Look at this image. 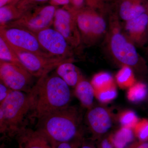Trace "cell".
Listing matches in <instances>:
<instances>
[{
    "mask_svg": "<svg viewBox=\"0 0 148 148\" xmlns=\"http://www.w3.org/2000/svg\"><path fill=\"white\" fill-rule=\"evenodd\" d=\"M29 93L32 101L30 117L38 120L68 107L71 100L69 86L56 73L39 78Z\"/></svg>",
    "mask_w": 148,
    "mask_h": 148,
    "instance_id": "1",
    "label": "cell"
},
{
    "mask_svg": "<svg viewBox=\"0 0 148 148\" xmlns=\"http://www.w3.org/2000/svg\"><path fill=\"white\" fill-rule=\"evenodd\" d=\"M81 115L78 109L69 106L38 120L36 130L56 148L60 143L81 138Z\"/></svg>",
    "mask_w": 148,
    "mask_h": 148,
    "instance_id": "2",
    "label": "cell"
},
{
    "mask_svg": "<svg viewBox=\"0 0 148 148\" xmlns=\"http://www.w3.org/2000/svg\"><path fill=\"white\" fill-rule=\"evenodd\" d=\"M108 21V32L104 38L106 51L111 58L121 66H127L132 70H144L145 62L138 53L135 45L125 34L121 21L113 12L107 11Z\"/></svg>",
    "mask_w": 148,
    "mask_h": 148,
    "instance_id": "3",
    "label": "cell"
},
{
    "mask_svg": "<svg viewBox=\"0 0 148 148\" xmlns=\"http://www.w3.org/2000/svg\"><path fill=\"white\" fill-rule=\"evenodd\" d=\"M32 106L30 93L12 90L7 98L0 104V131L16 134L21 129L25 117Z\"/></svg>",
    "mask_w": 148,
    "mask_h": 148,
    "instance_id": "4",
    "label": "cell"
},
{
    "mask_svg": "<svg viewBox=\"0 0 148 148\" xmlns=\"http://www.w3.org/2000/svg\"><path fill=\"white\" fill-rule=\"evenodd\" d=\"M74 11L82 43L87 46L93 45L104 39L108 29L106 13L86 6Z\"/></svg>",
    "mask_w": 148,
    "mask_h": 148,
    "instance_id": "5",
    "label": "cell"
},
{
    "mask_svg": "<svg viewBox=\"0 0 148 148\" xmlns=\"http://www.w3.org/2000/svg\"><path fill=\"white\" fill-rule=\"evenodd\" d=\"M0 36L13 48L47 57H54L43 49L34 33L27 29L13 26L0 27Z\"/></svg>",
    "mask_w": 148,
    "mask_h": 148,
    "instance_id": "6",
    "label": "cell"
},
{
    "mask_svg": "<svg viewBox=\"0 0 148 148\" xmlns=\"http://www.w3.org/2000/svg\"><path fill=\"white\" fill-rule=\"evenodd\" d=\"M56 9V6L51 4L38 5L27 11L17 20L5 26L20 27L37 33L53 25Z\"/></svg>",
    "mask_w": 148,
    "mask_h": 148,
    "instance_id": "7",
    "label": "cell"
},
{
    "mask_svg": "<svg viewBox=\"0 0 148 148\" xmlns=\"http://www.w3.org/2000/svg\"><path fill=\"white\" fill-rule=\"evenodd\" d=\"M12 48L25 69L33 77H36L40 78L49 74L61 64L74 61V58L47 57Z\"/></svg>",
    "mask_w": 148,
    "mask_h": 148,
    "instance_id": "8",
    "label": "cell"
},
{
    "mask_svg": "<svg viewBox=\"0 0 148 148\" xmlns=\"http://www.w3.org/2000/svg\"><path fill=\"white\" fill-rule=\"evenodd\" d=\"M53 29L65 38L74 49L82 44L81 38L77 25L73 10L70 6H64L56 11Z\"/></svg>",
    "mask_w": 148,
    "mask_h": 148,
    "instance_id": "9",
    "label": "cell"
},
{
    "mask_svg": "<svg viewBox=\"0 0 148 148\" xmlns=\"http://www.w3.org/2000/svg\"><path fill=\"white\" fill-rule=\"evenodd\" d=\"M33 77L25 68L0 60L1 81L12 90L29 93L33 86Z\"/></svg>",
    "mask_w": 148,
    "mask_h": 148,
    "instance_id": "10",
    "label": "cell"
},
{
    "mask_svg": "<svg viewBox=\"0 0 148 148\" xmlns=\"http://www.w3.org/2000/svg\"><path fill=\"white\" fill-rule=\"evenodd\" d=\"M34 34L42 47L49 54L58 58H74L73 48L55 29L47 28Z\"/></svg>",
    "mask_w": 148,
    "mask_h": 148,
    "instance_id": "11",
    "label": "cell"
},
{
    "mask_svg": "<svg viewBox=\"0 0 148 148\" xmlns=\"http://www.w3.org/2000/svg\"><path fill=\"white\" fill-rule=\"evenodd\" d=\"M86 122L94 139L106 135L112 126L113 116L109 110L102 106L92 107L86 113Z\"/></svg>",
    "mask_w": 148,
    "mask_h": 148,
    "instance_id": "12",
    "label": "cell"
},
{
    "mask_svg": "<svg viewBox=\"0 0 148 148\" xmlns=\"http://www.w3.org/2000/svg\"><path fill=\"white\" fill-rule=\"evenodd\" d=\"M148 0H112L107 9L113 12L122 22L147 12Z\"/></svg>",
    "mask_w": 148,
    "mask_h": 148,
    "instance_id": "13",
    "label": "cell"
},
{
    "mask_svg": "<svg viewBox=\"0 0 148 148\" xmlns=\"http://www.w3.org/2000/svg\"><path fill=\"white\" fill-rule=\"evenodd\" d=\"M125 34L136 47L143 46L148 40V13L122 22Z\"/></svg>",
    "mask_w": 148,
    "mask_h": 148,
    "instance_id": "14",
    "label": "cell"
},
{
    "mask_svg": "<svg viewBox=\"0 0 148 148\" xmlns=\"http://www.w3.org/2000/svg\"><path fill=\"white\" fill-rule=\"evenodd\" d=\"M22 148H54L47 138L36 130L22 127L16 133Z\"/></svg>",
    "mask_w": 148,
    "mask_h": 148,
    "instance_id": "15",
    "label": "cell"
},
{
    "mask_svg": "<svg viewBox=\"0 0 148 148\" xmlns=\"http://www.w3.org/2000/svg\"><path fill=\"white\" fill-rule=\"evenodd\" d=\"M56 73L69 86L75 88L83 78L80 71L73 62L61 64L56 68Z\"/></svg>",
    "mask_w": 148,
    "mask_h": 148,
    "instance_id": "16",
    "label": "cell"
},
{
    "mask_svg": "<svg viewBox=\"0 0 148 148\" xmlns=\"http://www.w3.org/2000/svg\"><path fill=\"white\" fill-rule=\"evenodd\" d=\"M75 95L84 108H92L95 97V90L91 82L82 79L75 88Z\"/></svg>",
    "mask_w": 148,
    "mask_h": 148,
    "instance_id": "17",
    "label": "cell"
},
{
    "mask_svg": "<svg viewBox=\"0 0 148 148\" xmlns=\"http://www.w3.org/2000/svg\"><path fill=\"white\" fill-rule=\"evenodd\" d=\"M25 13L18 8L16 3H11L0 8V26L3 27L16 21Z\"/></svg>",
    "mask_w": 148,
    "mask_h": 148,
    "instance_id": "18",
    "label": "cell"
},
{
    "mask_svg": "<svg viewBox=\"0 0 148 148\" xmlns=\"http://www.w3.org/2000/svg\"><path fill=\"white\" fill-rule=\"evenodd\" d=\"M135 135L132 128L122 126L110 139L114 148H127V145L133 141Z\"/></svg>",
    "mask_w": 148,
    "mask_h": 148,
    "instance_id": "19",
    "label": "cell"
},
{
    "mask_svg": "<svg viewBox=\"0 0 148 148\" xmlns=\"http://www.w3.org/2000/svg\"><path fill=\"white\" fill-rule=\"evenodd\" d=\"M0 60L12 63L25 69L13 48L1 36Z\"/></svg>",
    "mask_w": 148,
    "mask_h": 148,
    "instance_id": "20",
    "label": "cell"
},
{
    "mask_svg": "<svg viewBox=\"0 0 148 148\" xmlns=\"http://www.w3.org/2000/svg\"><path fill=\"white\" fill-rule=\"evenodd\" d=\"M116 78L117 83L121 88H129L135 83L133 70L129 66H122Z\"/></svg>",
    "mask_w": 148,
    "mask_h": 148,
    "instance_id": "21",
    "label": "cell"
},
{
    "mask_svg": "<svg viewBox=\"0 0 148 148\" xmlns=\"http://www.w3.org/2000/svg\"><path fill=\"white\" fill-rule=\"evenodd\" d=\"M147 94V86L143 83H137L129 88L127 92V98L131 102L137 103L145 99Z\"/></svg>",
    "mask_w": 148,
    "mask_h": 148,
    "instance_id": "22",
    "label": "cell"
},
{
    "mask_svg": "<svg viewBox=\"0 0 148 148\" xmlns=\"http://www.w3.org/2000/svg\"><path fill=\"white\" fill-rule=\"evenodd\" d=\"M91 83L95 91L102 90L115 85L112 76L106 72L96 74L92 78Z\"/></svg>",
    "mask_w": 148,
    "mask_h": 148,
    "instance_id": "23",
    "label": "cell"
},
{
    "mask_svg": "<svg viewBox=\"0 0 148 148\" xmlns=\"http://www.w3.org/2000/svg\"><path fill=\"white\" fill-rule=\"evenodd\" d=\"M95 97L98 101L103 103H108L113 100L117 95L115 85L102 89L95 91Z\"/></svg>",
    "mask_w": 148,
    "mask_h": 148,
    "instance_id": "24",
    "label": "cell"
},
{
    "mask_svg": "<svg viewBox=\"0 0 148 148\" xmlns=\"http://www.w3.org/2000/svg\"><path fill=\"white\" fill-rule=\"evenodd\" d=\"M119 120L123 127L134 128L138 122V118L133 111L127 110L123 112L119 116Z\"/></svg>",
    "mask_w": 148,
    "mask_h": 148,
    "instance_id": "25",
    "label": "cell"
},
{
    "mask_svg": "<svg viewBox=\"0 0 148 148\" xmlns=\"http://www.w3.org/2000/svg\"><path fill=\"white\" fill-rule=\"evenodd\" d=\"M134 133L140 140L145 141L148 139V121H138L133 128Z\"/></svg>",
    "mask_w": 148,
    "mask_h": 148,
    "instance_id": "26",
    "label": "cell"
},
{
    "mask_svg": "<svg viewBox=\"0 0 148 148\" xmlns=\"http://www.w3.org/2000/svg\"><path fill=\"white\" fill-rule=\"evenodd\" d=\"M51 0H20L16 3L18 8L24 12H27L31 9Z\"/></svg>",
    "mask_w": 148,
    "mask_h": 148,
    "instance_id": "27",
    "label": "cell"
},
{
    "mask_svg": "<svg viewBox=\"0 0 148 148\" xmlns=\"http://www.w3.org/2000/svg\"><path fill=\"white\" fill-rule=\"evenodd\" d=\"M112 0H86V5L93 9L104 12Z\"/></svg>",
    "mask_w": 148,
    "mask_h": 148,
    "instance_id": "28",
    "label": "cell"
},
{
    "mask_svg": "<svg viewBox=\"0 0 148 148\" xmlns=\"http://www.w3.org/2000/svg\"><path fill=\"white\" fill-rule=\"evenodd\" d=\"M81 138L69 142L60 143L56 146V148H80L82 141Z\"/></svg>",
    "mask_w": 148,
    "mask_h": 148,
    "instance_id": "29",
    "label": "cell"
},
{
    "mask_svg": "<svg viewBox=\"0 0 148 148\" xmlns=\"http://www.w3.org/2000/svg\"><path fill=\"white\" fill-rule=\"evenodd\" d=\"M12 90L1 81L0 83V104L7 98Z\"/></svg>",
    "mask_w": 148,
    "mask_h": 148,
    "instance_id": "30",
    "label": "cell"
},
{
    "mask_svg": "<svg viewBox=\"0 0 148 148\" xmlns=\"http://www.w3.org/2000/svg\"><path fill=\"white\" fill-rule=\"evenodd\" d=\"M71 7L74 10H78L86 6V0H70Z\"/></svg>",
    "mask_w": 148,
    "mask_h": 148,
    "instance_id": "31",
    "label": "cell"
},
{
    "mask_svg": "<svg viewBox=\"0 0 148 148\" xmlns=\"http://www.w3.org/2000/svg\"><path fill=\"white\" fill-rule=\"evenodd\" d=\"M97 148H114L110 138H103L98 144Z\"/></svg>",
    "mask_w": 148,
    "mask_h": 148,
    "instance_id": "32",
    "label": "cell"
},
{
    "mask_svg": "<svg viewBox=\"0 0 148 148\" xmlns=\"http://www.w3.org/2000/svg\"><path fill=\"white\" fill-rule=\"evenodd\" d=\"M127 148H148V142L140 140L132 143Z\"/></svg>",
    "mask_w": 148,
    "mask_h": 148,
    "instance_id": "33",
    "label": "cell"
},
{
    "mask_svg": "<svg viewBox=\"0 0 148 148\" xmlns=\"http://www.w3.org/2000/svg\"><path fill=\"white\" fill-rule=\"evenodd\" d=\"M50 4L57 6L58 5L70 6V0H51Z\"/></svg>",
    "mask_w": 148,
    "mask_h": 148,
    "instance_id": "34",
    "label": "cell"
},
{
    "mask_svg": "<svg viewBox=\"0 0 148 148\" xmlns=\"http://www.w3.org/2000/svg\"><path fill=\"white\" fill-rule=\"evenodd\" d=\"M80 148H96L92 143L89 142L83 141Z\"/></svg>",
    "mask_w": 148,
    "mask_h": 148,
    "instance_id": "35",
    "label": "cell"
},
{
    "mask_svg": "<svg viewBox=\"0 0 148 148\" xmlns=\"http://www.w3.org/2000/svg\"><path fill=\"white\" fill-rule=\"evenodd\" d=\"M11 0H0V8L10 3Z\"/></svg>",
    "mask_w": 148,
    "mask_h": 148,
    "instance_id": "36",
    "label": "cell"
},
{
    "mask_svg": "<svg viewBox=\"0 0 148 148\" xmlns=\"http://www.w3.org/2000/svg\"><path fill=\"white\" fill-rule=\"evenodd\" d=\"M20 1V0H11V3H17V2H18V1Z\"/></svg>",
    "mask_w": 148,
    "mask_h": 148,
    "instance_id": "37",
    "label": "cell"
},
{
    "mask_svg": "<svg viewBox=\"0 0 148 148\" xmlns=\"http://www.w3.org/2000/svg\"><path fill=\"white\" fill-rule=\"evenodd\" d=\"M18 148H22L21 145H19V144H18Z\"/></svg>",
    "mask_w": 148,
    "mask_h": 148,
    "instance_id": "38",
    "label": "cell"
},
{
    "mask_svg": "<svg viewBox=\"0 0 148 148\" xmlns=\"http://www.w3.org/2000/svg\"><path fill=\"white\" fill-rule=\"evenodd\" d=\"M147 12L148 13V11H147Z\"/></svg>",
    "mask_w": 148,
    "mask_h": 148,
    "instance_id": "39",
    "label": "cell"
}]
</instances>
